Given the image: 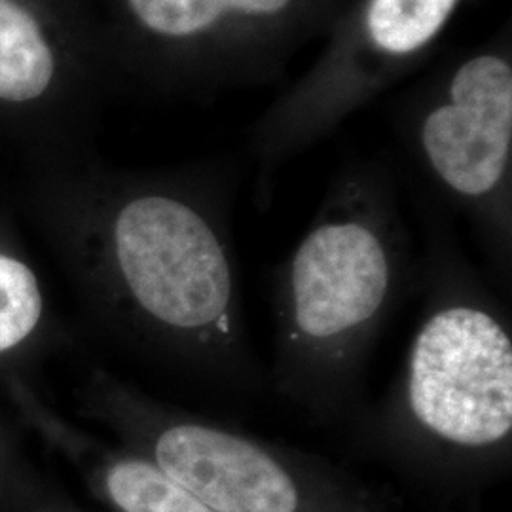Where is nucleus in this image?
<instances>
[{"mask_svg": "<svg viewBox=\"0 0 512 512\" xmlns=\"http://www.w3.org/2000/svg\"><path fill=\"white\" fill-rule=\"evenodd\" d=\"M414 277L391 177L346 167L275 274V393L317 425L349 429L365 410L372 351Z\"/></svg>", "mask_w": 512, "mask_h": 512, "instance_id": "1", "label": "nucleus"}, {"mask_svg": "<svg viewBox=\"0 0 512 512\" xmlns=\"http://www.w3.org/2000/svg\"><path fill=\"white\" fill-rule=\"evenodd\" d=\"M101 200L95 230L116 310L156 334L213 395L260 397L270 374L245 323L226 179L213 171L131 184Z\"/></svg>", "mask_w": 512, "mask_h": 512, "instance_id": "2", "label": "nucleus"}, {"mask_svg": "<svg viewBox=\"0 0 512 512\" xmlns=\"http://www.w3.org/2000/svg\"><path fill=\"white\" fill-rule=\"evenodd\" d=\"M418 275L425 300L403 370L349 429L427 461L503 456L512 440L509 315L454 243L440 236Z\"/></svg>", "mask_w": 512, "mask_h": 512, "instance_id": "3", "label": "nucleus"}, {"mask_svg": "<svg viewBox=\"0 0 512 512\" xmlns=\"http://www.w3.org/2000/svg\"><path fill=\"white\" fill-rule=\"evenodd\" d=\"M461 0H357L332 23L327 50L255 133L258 200L275 169L384 90L444 33Z\"/></svg>", "mask_w": 512, "mask_h": 512, "instance_id": "4", "label": "nucleus"}, {"mask_svg": "<svg viewBox=\"0 0 512 512\" xmlns=\"http://www.w3.org/2000/svg\"><path fill=\"white\" fill-rule=\"evenodd\" d=\"M425 173L473 220L499 279L512 264V61L505 48L463 59L414 129Z\"/></svg>", "mask_w": 512, "mask_h": 512, "instance_id": "5", "label": "nucleus"}, {"mask_svg": "<svg viewBox=\"0 0 512 512\" xmlns=\"http://www.w3.org/2000/svg\"><path fill=\"white\" fill-rule=\"evenodd\" d=\"M344 0H107L112 40L164 78L217 80L262 71Z\"/></svg>", "mask_w": 512, "mask_h": 512, "instance_id": "6", "label": "nucleus"}, {"mask_svg": "<svg viewBox=\"0 0 512 512\" xmlns=\"http://www.w3.org/2000/svg\"><path fill=\"white\" fill-rule=\"evenodd\" d=\"M152 463L215 512H310L308 459L230 423L148 412Z\"/></svg>", "mask_w": 512, "mask_h": 512, "instance_id": "7", "label": "nucleus"}, {"mask_svg": "<svg viewBox=\"0 0 512 512\" xmlns=\"http://www.w3.org/2000/svg\"><path fill=\"white\" fill-rule=\"evenodd\" d=\"M105 54L78 0H0V120L82 109Z\"/></svg>", "mask_w": 512, "mask_h": 512, "instance_id": "8", "label": "nucleus"}, {"mask_svg": "<svg viewBox=\"0 0 512 512\" xmlns=\"http://www.w3.org/2000/svg\"><path fill=\"white\" fill-rule=\"evenodd\" d=\"M105 488L122 512H215L147 459L110 463Z\"/></svg>", "mask_w": 512, "mask_h": 512, "instance_id": "9", "label": "nucleus"}, {"mask_svg": "<svg viewBox=\"0 0 512 512\" xmlns=\"http://www.w3.org/2000/svg\"><path fill=\"white\" fill-rule=\"evenodd\" d=\"M42 294L33 270L0 253V353L16 348L38 325Z\"/></svg>", "mask_w": 512, "mask_h": 512, "instance_id": "10", "label": "nucleus"}]
</instances>
